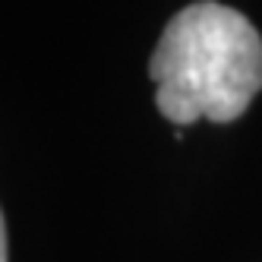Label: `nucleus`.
<instances>
[{"label":"nucleus","mask_w":262,"mask_h":262,"mask_svg":"<svg viewBox=\"0 0 262 262\" xmlns=\"http://www.w3.org/2000/svg\"><path fill=\"white\" fill-rule=\"evenodd\" d=\"M148 76L171 123H231L262 89V38L234 7L199 0L164 26Z\"/></svg>","instance_id":"obj_1"},{"label":"nucleus","mask_w":262,"mask_h":262,"mask_svg":"<svg viewBox=\"0 0 262 262\" xmlns=\"http://www.w3.org/2000/svg\"><path fill=\"white\" fill-rule=\"evenodd\" d=\"M0 262H10V253H7V228H0Z\"/></svg>","instance_id":"obj_2"}]
</instances>
